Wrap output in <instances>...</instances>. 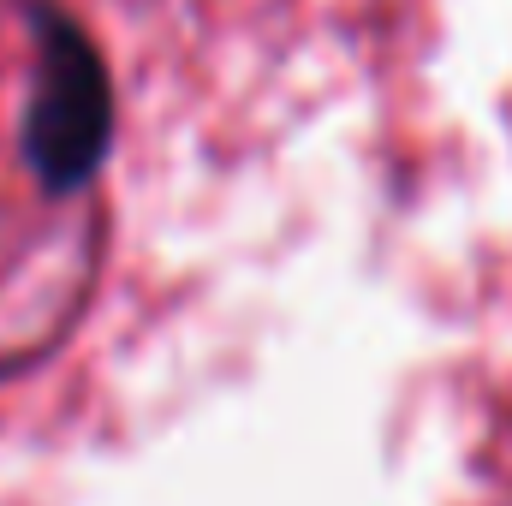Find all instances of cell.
Instances as JSON below:
<instances>
[{"instance_id":"obj_1","label":"cell","mask_w":512,"mask_h":506,"mask_svg":"<svg viewBox=\"0 0 512 506\" xmlns=\"http://www.w3.org/2000/svg\"><path fill=\"white\" fill-rule=\"evenodd\" d=\"M36 78L24 102V167L48 197L84 191L114 149V84L90 30L54 0H30Z\"/></svg>"}]
</instances>
